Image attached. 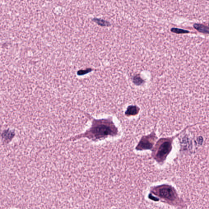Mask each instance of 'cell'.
Instances as JSON below:
<instances>
[{"mask_svg":"<svg viewBox=\"0 0 209 209\" xmlns=\"http://www.w3.org/2000/svg\"><path fill=\"white\" fill-rule=\"evenodd\" d=\"M117 129L112 121L110 120L93 119V124L89 130L83 134L78 136L77 137L70 138L66 142L74 140L81 138H87L93 140H100L110 136L116 135Z\"/></svg>","mask_w":209,"mask_h":209,"instance_id":"1","label":"cell"},{"mask_svg":"<svg viewBox=\"0 0 209 209\" xmlns=\"http://www.w3.org/2000/svg\"><path fill=\"white\" fill-rule=\"evenodd\" d=\"M173 138H165L159 140L152 152V156L158 162H163L166 160L172 148Z\"/></svg>","mask_w":209,"mask_h":209,"instance_id":"2","label":"cell"},{"mask_svg":"<svg viewBox=\"0 0 209 209\" xmlns=\"http://www.w3.org/2000/svg\"><path fill=\"white\" fill-rule=\"evenodd\" d=\"M156 137L154 133H152L150 135L143 137L142 138L139 144L137 146V150H139L151 149L153 147Z\"/></svg>","mask_w":209,"mask_h":209,"instance_id":"3","label":"cell"},{"mask_svg":"<svg viewBox=\"0 0 209 209\" xmlns=\"http://www.w3.org/2000/svg\"><path fill=\"white\" fill-rule=\"evenodd\" d=\"M158 190V194L163 199L170 201H173L176 199V193L170 187L162 186Z\"/></svg>","mask_w":209,"mask_h":209,"instance_id":"4","label":"cell"},{"mask_svg":"<svg viewBox=\"0 0 209 209\" xmlns=\"http://www.w3.org/2000/svg\"><path fill=\"white\" fill-rule=\"evenodd\" d=\"M194 28L198 31L199 32L208 34L209 28L207 26H205L201 23H194Z\"/></svg>","mask_w":209,"mask_h":209,"instance_id":"5","label":"cell"},{"mask_svg":"<svg viewBox=\"0 0 209 209\" xmlns=\"http://www.w3.org/2000/svg\"><path fill=\"white\" fill-rule=\"evenodd\" d=\"M139 109L136 106H130L127 108L126 114L127 116H135L139 113Z\"/></svg>","mask_w":209,"mask_h":209,"instance_id":"6","label":"cell"},{"mask_svg":"<svg viewBox=\"0 0 209 209\" xmlns=\"http://www.w3.org/2000/svg\"><path fill=\"white\" fill-rule=\"evenodd\" d=\"M92 20H93L94 22H95L97 24L101 26L108 27L111 25V24L110 22L106 21V20L102 19L94 18Z\"/></svg>","mask_w":209,"mask_h":209,"instance_id":"7","label":"cell"},{"mask_svg":"<svg viewBox=\"0 0 209 209\" xmlns=\"http://www.w3.org/2000/svg\"><path fill=\"white\" fill-rule=\"evenodd\" d=\"M93 70L92 68H87L86 69H81L77 72V74L79 76H83L90 72Z\"/></svg>","mask_w":209,"mask_h":209,"instance_id":"8","label":"cell"}]
</instances>
